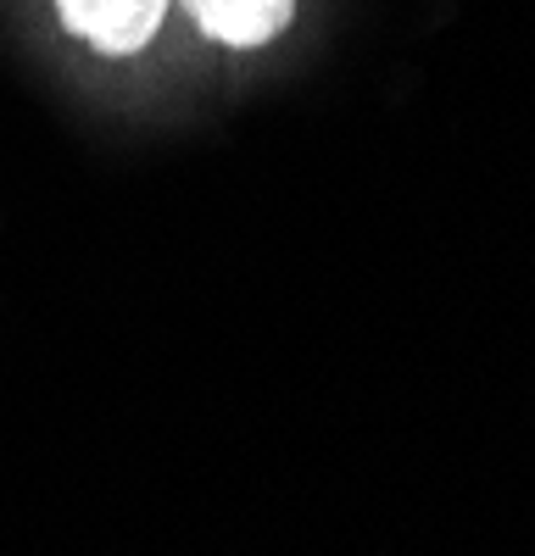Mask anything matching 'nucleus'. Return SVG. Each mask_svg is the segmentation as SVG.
<instances>
[{
	"instance_id": "f257e3e1",
	"label": "nucleus",
	"mask_w": 535,
	"mask_h": 556,
	"mask_svg": "<svg viewBox=\"0 0 535 556\" xmlns=\"http://www.w3.org/2000/svg\"><path fill=\"white\" fill-rule=\"evenodd\" d=\"M62 23L101 56H134L146 51L162 28L167 0H57Z\"/></svg>"
},
{
	"instance_id": "f03ea898",
	"label": "nucleus",
	"mask_w": 535,
	"mask_h": 556,
	"mask_svg": "<svg viewBox=\"0 0 535 556\" xmlns=\"http://www.w3.org/2000/svg\"><path fill=\"white\" fill-rule=\"evenodd\" d=\"M185 7L217 45H235V51L268 45L296 17V0H185Z\"/></svg>"
}]
</instances>
